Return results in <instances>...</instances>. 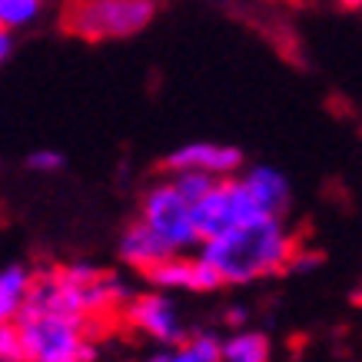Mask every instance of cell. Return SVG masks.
<instances>
[{"label":"cell","mask_w":362,"mask_h":362,"mask_svg":"<svg viewBox=\"0 0 362 362\" xmlns=\"http://www.w3.org/2000/svg\"><path fill=\"white\" fill-rule=\"evenodd\" d=\"M11 54H13V37H11V30H4L0 33V57L7 60Z\"/></svg>","instance_id":"d6986e66"},{"label":"cell","mask_w":362,"mask_h":362,"mask_svg":"<svg viewBox=\"0 0 362 362\" xmlns=\"http://www.w3.org/2000/svg\"><path fill=\"white\" fill-rule=\"evenodd\" d=\"M60 166H64V156L57 150H33L27 156V170H33V173H57Z\"/></svg>","instance_id":"2e32d148"},{"label":"cell","mask_w":362,"mask_h":362,"mask_svg":"<svg viewBox=\"0 0 362 362\" xmlns=\"http://www.w3.org/2000/svg\"><path fill=\"white\" fill-rule=\"evenodd\" d=\"M243 180H246L252 199L263 206L266 216H269V220H279L286 213V206H289V183H286V176L276 173L273 166H252Z\"/></svg>","instance_id":"ba28073f"},{"label":"cell","mask_w":362,"mask_h":362,"mask_svg":"<svg viewBox=\"0 0 362 362\" xmlns=\"http://www.w3.org/2000/svg\"><path fill=\"white\" fill-rule=\"evenodd\" d=\"M163 166L173 173H209L216 180H233L243 170V153L236 146L223 143H187L163 160Z\"/></svg>","instance_id":"8992f818"},{"label":"cell","mask_w":362,"mask_h":362,"mask_svg":"<svg viewBox=\"0 0 362 362\" xmlns=\"http://www.w3.org/2000/svg\"><path fill=\"white\" fill-rule=\"evenodd\" d=\"M40 4L44 0H0V27L11 33L30 27L40 17Z\"/></svg>","instance_id":"4fadbf2b"},{"label":"cell","mask_w":362,"mask_h":362,"mask_svg":"<svg viewBox=\"0 0 362 362\" xmlns=\"http://www.w3.org/2000/svg\"><path fill=\"white\" fill-rule=\"evenodd\" d=\"M120 259L146 276L150 269H156L160 263L173 259V252L156 240L153 230H150L146 223L136 220V223H130V226L123 230V236H120Z\"/></svg>","instance_id":"52a82bcc"},{"label":"cell","mask_w":362,"mask_h":362,"mask_svg":"<svg viewBox=\"0 0 362 362\" xmlns=\"http://www.w3.org/2000/svg\"><path fill=\"white\" fill-rule=\"evenodd\" d=\"M27 362H93L97 349L87 336V322L64 316L17 319Z\"/></svg>","instance_id":"3957f363"},{"label":"cell","mask_w":362,"mask_h":362,"mask_svg":"<svg viewBox=\"0 0 362 362\" xmlns=\"http://www.w3.org/2000/svg\"><path fill=\"white\" fill-rule=\"evenodd\" d=\"M170 183H173L176 193L187 199L189 206H197L199 199L213 193V187H216L220 180H216V176H209V173H173L170 176Z\"/></svg>","instance_id":"5bb4252c"},{"label":"cell","mask_w":362,"mask_h":362,"mask_svg":"<svg viewBox=\"0 0 362 362\" xmlns=\"http://www.w3.org/2000/svg\"><path fill=\"white\" fill-rule=\"evenodd\" d=\"M166 362H223V342L213 332H199V336L187 339L183 346L170 349Z\"/></svg>","instance_id":"7c38bea8"},{"label":"cell","mask_w":362,"mask_h":362,"mask_svg":"<svg viewBox=\"0 0 362 362\" xmlns=\"http://www.w3.org/2000/svg\"><path fill=\"white\" fill-rule=\"evenodd\" d=\"M146 279H150L156 289H187V293H197V259L173 256V259L160 263L156 269H150Z\"/></svg>","instance_id":"30bf717a"},{"label":"cell","mask_w":362,"mask_h":362,"mask_svg":"<svg viewBox=\"0 0 362 362\" xmlns=\"http://www.w3.org/2000/svg\"><path fill=\"white\" fill-rule=\"evenodd\" d=\"M223 362H269V339L263 332H233L223 339Z\"/></svg>","instance_id":"8fae6325"},{"label":"cell","mask_w":362,"mask_h":362,"mask_svg":"<svg viewBox=\"0 0 362 362\" xmlns=\"http://www.w3.org/2000/svg\"><path fill=\"white\" fill-rule=\"evenodd\" d=\"M140 220L153 230V236L173 256L193 250V246H203L197 223H193V206L176 193V187L170 180H163V183H156V187H150L143 193Z\"/></svg>","instance_id":"277c9868"},{"label":"cell","mask_w":362,"mask_h":362,"mask_svg":"<svg viewBox=\"0 0 362 362\" xmlns=\"http://www.w3.org/2000/svg\"><path fill=\"white\" fill-rule=\"evenodd\" d=\"M0 362H27L17 322H0Z\"/></svg>","instance_id":"9a60e30c"},{"label":"cell","mask_w":362,"mask_h":362,"mask_svg":"<svg viewBox=\"0 0 362 362\" xmlns=\"http://www.w3.org/2000/svg\"><path fill=\"white\" fill-rule=\"evenodd\" d=\"M30 286H33V273L27 266L13 263L0 273V322H17L30 299Z\"/></svg>","instance_id":"9c48e42d"},{"label":"cell","mask_w":362,"mask_h":362,"mask_svg":"<svg viewBox=\"0 0 362 362\" xmlns=\"http://www.w3.org/2000/svg\"><path fill=\"white\" fill-rule=\"evenodd\" d=\"M123 316L133 329H140L143 336L163 342V346H183L187 342V332H183V322L176 316L173 303L163 296V293H140V296H130V303L123 306Z\"/></svg>","instance_id":"5b68a950"},{"label":"cell","mask_w":362,"mask_h":362,"mask_svg":"<svg viewBox=\"0 0 362 362\" xmlns=\"http://www.w3.org/2000/svg\"><path fill=\"white\" fill-rule=\"evenodd\" d=\"M319 263H322L319 252H296L293 263H289V269H293V273H309V269H316Z\"/></svg>","instance_id":"e0dca14e"},{"label":"cell","mask_w":362,"mask_h":362,"mask_svg":"<svg viewBox=\"0 0 362 362\" xmlns=\"http://www.w3.org/2000/svg\"><path fill=\"white\" fill-rule=\"evenodd\" d=\"M336 4H342V7H352V11H356V7H362V0H336Z\"/></svg>","instance_id":"ffe728a7"},{"label":"cell","mask_w":362,"mask_h":362,"mask_svg":"<svg viewBox=\"0 0 362 362\" xmlns=\"http://www.w3.org/2000/svg\"><path fill=\"white\" fill-rule=\"evenodd\" d=\"M199 256L223 276L226 286H246L263 279V276H276L289 269L296 250H293V240L283 230V223L263 220L250 223V226H236L216 240L203 243Z\"/></svg>","instance_id":"6da1fadb"},{"label":"cell","mask_w":362,"mask_h":362,"mask_svg":"<svg viewBox=\"0 0 362 362\" xmlns=\"http://www.w3.org/2000/svg\"><path fill=\"white\" fill-rule=\"evenodd\" d=\"M156 0H70L64 27L80 40H120L153 21Z\"/></svg>","instance_id":"7a4b0ae2"},{"label":"cell","mask_w":362,"mask_h":362,"mask_svg":"<svg viewBox=\"0 0 362 362\" xmlns=\"http://www.w3.org/2000/svg\"><path fill=\"white\" fill-rule=\"evenodd\" d=\"M243 322H246V309L230 306V313H226V326H233L236 332H243Z\"/></svg>","instance_id":"ac0fdd59"}]
</instances>
